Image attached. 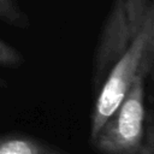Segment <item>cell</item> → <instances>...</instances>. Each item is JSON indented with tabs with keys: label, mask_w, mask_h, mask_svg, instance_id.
<instances>
[{
	"label": "cell",
	"mask_w": 154,
	"mask_h": 154,
	"mask_svg": "<svg viewBox=\"0 0 154 154\" xmlns=\"http://www.w3.org/2000/svg\"><path fill=\"white\" fill-rule=\"evenodd\" d=\"M136 154H154V126H153V112L152 111L148 116L144 138Z\"/></svg>",
	"instance_id": "52a82bcc"
},
{
	"label": "cell",
	"mask_w": 154,
	"mask_h": 154,
	"mask_svg": "<svg viewBox=\"0 0 154 154\" xmlns=\"http://www.w3.org/2000/svg\"><path fill=\"white\" fill-rule=\"evenodd\" d=\"M154 17L149 18L132 42L114 61L97 89L90 120V141L119 107L138 76L148 77L153 66Z\"/></svg>",
	"instance_id": "6da1fadb"
},
{
	"label": "cell",
	"mask_w": 154,
	"mask_h": 154,
	"mask_svg": "<svg viewBox=\"0 0 154 154\" xmlns=\"http://www.w3.org/2000/svg\"><path fill=\"white\" fill-rule=\"evenodd\" d=\"M152 17H154L153 0H114L95 49L94 88L99 89L111 66Z\"/></svg>",
	"instance_id": "7a4b0ae2"
},
{
	"label": "cell",
	"mask_w": 154,
	"mask_h": 154,
	"mask_svg": "<svg viewBox=\"0 0 154 154\" xmlns=\"http://www.w3.org/2000/svg\"><path fill=\"white\" fill-rule=\"evenodd\" d=\"M23 63V54L16 47L0 38V67H17Z\"/></svg>",
	"instance_id": "8992f818"
},
{
	"label": "cell",
	"mask_w": 154,
	"mask_h": 154,
	"mask_svg": "<svg viewBox=\"0 0 154 154\" xmlns=\"http://www.w3.org/2000/svg\"><path fill=\"white\" fill-rule=\"evenodd\" d=\"M0 154H71L61 148L24 134H5L0 136Z\"/></svg>",
	"instance_id": "277c9868"
},
{
	"label": "cell",
	"mask_w": 154,
	"mask_h": 154,
	"mask_svg": "<svg viewBox=\"0 0 154 154\" xmlns=\"http://www.w3.org/2000/svg\"><path fill=\"white\" fill-rule=\"evenodd\" d=\"M0 20L16 28H25L29 24L28 17L17 0H0Z\"/></svg>",
	"instance_id": "5b68a950"
},
{
	"label": "cell",
	"mask_w": 154,
	"mask_h": 154,
	"mask_svg": "<svg viewBox=\"0 0 154 154\" xmlns=\"http://www.w3.org/2000/svg\"><path fill=\"white\" fill-rule=\"evenodd\" d=\"M146 78L138 76L129 93L90 141L97 154H136L144 138L148 116Z\"/></svg>",
	"instance_id": "3957f363"
}]
</instances>
